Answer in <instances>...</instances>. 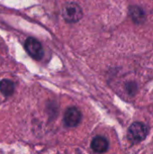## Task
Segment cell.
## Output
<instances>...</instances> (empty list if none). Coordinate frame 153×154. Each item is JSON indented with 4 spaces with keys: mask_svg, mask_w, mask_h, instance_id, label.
I'll return each mask as SVG.
<instances>
[{
    "mask_svg": "<svg viewBox=\"0 0 153 154\" xmlns=\"http://www.w3.org/2000/svg\"><path fill=\"white\" fill-rule=\"evenodd\" d=\"M149 134L148 126L141 122L133 123L128 129L127 137L133 143H138L143 141Z\"/></svg>",
    "mask_w": 153,
    "mask_h": 154,
    "instance_id": "cell-1",
    "label": "cell"
},
{
    "mask_svg": "<svg viewBox=\"0 0 153 154\" xmlns=\"http://www.w3.org/2000/svg\"><path fill=\"white\" fill-rule=\"evenodd\" d=\"M63 18L68 23H77L83 16V11L81 7L76 3H68L63 7L62 11Z\"/></svg>",
    "mask_w": 153,
    "mask_h": 154,
    "instance_id": "cell-2",
    "label": "cell"
},
{
    "mask_svg": "<svg viewBox=\"0 0 153 154\" xmlns=\"http://www.w3.org/2000/svg\"><path fill=\"white\" fill-rule=\"evenodd\" d=\"M24 48H25L26 51L28 52V54L34 60H40L42 59V57H43L42 46L36 39L32 38V37L28 38L25 41Z\"/></svg>",
    "mask_w": 153,
    "mask_h": 154,
    "instance_id": "cell-3",
    "label": "cell"
},
{
    "mask_svg": "<svg viewBox=\"0 0 153 154\" xmlns=\"http://www.w3.org/2000/svg\"><path fill=\"white\" fill-rule=\"evenodd\" d=\"M81 120V113L76 107H69L64 115V123L68 127L77 126Z\"/></svg>",
    "mask_w": 153,
    "mask_h": 154,
    "instance_id": "cell-4",
    "label": "cell"
},
{
    "mask_svg": "<svg viewBox=\"0 0 153 154\" xmlns=\"http://www.w3.org/2000/svg\"><path fill=\"white\" fill-rule=\"evenodd\" d=\"M108 141L103 136H96L91 143V148L97 153H104L108 150Z\"/></svg>",
    "mask_w": 153,
    "mask_h": 154,
    "instance_id": "cell-5",
    "label": "cell"
},
{
    "mask_svg": "<svg viewBox=\"0 0 153 154\" xmlns=\"http://www.w3.org/2000/svg\"><path fill=\"white\" fill-rule=\"evenodd\" d=\"M0 91L5 97H9L14 92V85L11 80L3 79L0 81Z\"/></svg>",
    "mask_w": 153,
    "mask_h": 154,
    "instance_id": "cell-6",
    "label": "cell"
},
{
    "mask_svg": "<svg viewBox=\"0 0 153 154\" xmlns=\"http://www.w3.org/2000/svg\"><path fill=\"white\" fill-rule=\"evenodd\" d=\"M136 89H137V87H136V85H135L134 83H129V84H127V86H126V90H127V91L129 92V94H131V95H134Z\"/></svg>",
    "mask_w": 153,
    "mask_h": 154,
    "instance_id": "cell-7",
    "label": "cell"
}]
</instances>
